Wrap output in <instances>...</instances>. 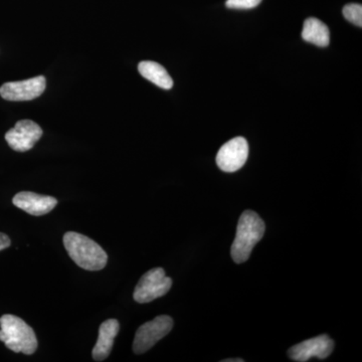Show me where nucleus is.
Listing matches in <instances>:
<instances>
[{
    "label": "nucleus",
    "instance_id": "423d86ee",
    "mask_svg": "<svg viewBox=\"0 0 362 362\" xmlns=\"http://www.w3.org/2000/svg\"><path fill=\"white\" fill-rule=\"evenodd\" d=\"M249 156V144L244 137H235L223 144L216 156V164L225 173H235L245 165Z\"/></svg>",
    "mask_w": 362,
    "mask_h": 362
},
{
    "label": "nucleus",
    "instance_id": "39448f33",
    "mask_svg": "<svg viewBox=\"0 0 362 362\" xmlns=\"http://www.w3.org/2000/svg\"><path fill=\"white\" fill-rule=\"evenodd\" d=\"M173 327L171 317L161 315L153 320L143 324L136 332L133 350L136 354H142L148 351L159 340L166 337Z\"/></svg>",
    "mask_w": 362,
    "mask_h": 362
},
{
    "label": "nucleus",
    "instance_id": "9b49d317",
    "mask_svg": "<svg viewBox=\"0 0 362 362\" xmlns=\"http://www.w3.org/2000/svg\"><path fill=\"white\" fill-rule=\"evenodd\" d=\"M119 329L120 325L116 319H108L101 324L99 328V337L92 352L94 361H103L110 356L114 340L118 334Z\"/></svg>",
    "mask_w": 362,
    "mask_h": 362
},
{
    "label": "nucleus",
    "instance_id": "9d476101",
    "mask_svg": "<svg viewBox=\"0 0 362 362\" xmlns=\"http://www.w3.org/2000/svg\"><path fill=\"white\" fill-rule=\"evenodd\" d=\"M13 204L26 214L40 216L49 214L58 204L54 197L35 194V192H23L14 195Z\"/></svg>",
    "mask_w": 362,
    "mask_h": 362
},
{
    "label": "nucleus",
    "instance_id": "f257e3e1",
    "mask_svg": "<svg viewBox=\"0 0 362 362\" xmlns=\"http://www.w3.org/2000/svg\"><path fill=\"white\" fill-rule=\"evenodd\" d=\"M265 230V223L258 214L252 211H246L242 214L230 249V255L235 263L242 264L249 259L255 246L263 239Z\"/></svg>",
    "mask_w": 362,
    "mask_h": 362
},
{
    "label": "nucleus",
    "instance_id": "ddd939ff",
    "mask_svg": "<svg viewBox=\"0 0 362 362\" xmlns=\"http://www.w3.org/2000/svg\"><path fill=\"white\" fill-rule=\"evenodd\" d=\"M302 37L306 42L324 47L329 45L330 33L325 23L318 18H310L305 21Z\"/></svg>",
    "mask_w": 362,
    "mask_h": 362
},
{
    "label": "nucleus",
    "instance_id": "20e7f679",
    "mask_svg": "<svg viewBox=\"0 0 362 362\" xmlns=\"http://www.w3.org/2000/svg\"><path fill=\"white\" fill-rule=\"evenodd\" d=\"M173 286V280L165 275L162 268H154L140 279L134 290L133 298L137 303L144 304L168 294Z\"/></svg>",
    "mask_w": 362,
    "mask_h": 362
},
{
    "label": "nucleus",
    "instance_id": "dca6fc26",
    "mask_svg": "<svg viewBox=\"0 0 362 362\" xmlns=\"http://www.w3.org/2000/svg\"><path fill=\"white\" fill-rule=\"evenodd\" d=\"M11 240L6 233H0V251L11 247Z\"/></svg>",
    "mask_w": 362,
    "mask_h": 362
},
{
    "label": "nucleus",
    "instance_id": "f3484780",
    "mask_svg": "<svg viewBox=\"0 0 362 362\" xmlns=\"http://www.w3.org/2000/svg\"><path fill=\"white\" fill-rule=\"evenodd\" d=\"M244 361H243V359H240V358H235V359H225V361H223V362H243Z\"/></svg>",
    "mask_w": 362,
    "mask_h": 362
},
{
    "label": "nucleus",
    "instance_id": "7ed1b4c3",
    "mask_svg": "<svg viewBox=\"0 0 362 362\" xmlns=\"http://www.w3.org/2000/svg\"><path fill=\"white\" fill-rule=\"evenodd\" d=\"M0 341L16 354H35L37 339L35 331L20 317L6 314L0 317Z\"/></svg>",
    "mask_w": 362,
    "mask_h": 362
},
{
    "label": "nucleus",
    "instance_id": "6e6552de",
    "mask_svg": "<svg viewBox=\"0 0 362 362\" xmlns=\"http://www.w3.org/2000/svg\"><path fill=\"white\" fill-rule=\"evenodd\" d=\"M333 349L334 341L328 335L323 334L294 345L288 350V356L292 361L298 362L310 361L312 357L325 359L332 354Z\"/></svg>",
    "mask_w": 362,
    "mask_h": 362
},
{
    "label": "nucleus",
    "instance_id": "f03ea898",
    "mask_svg": "<svg viewBox=\"0 0 362 362\" xmlns=\"http://www.w3.org/2000/svg\"><path fill=\"white\" fill-rule=\"evenodd\" d=\"M64 246L71 259L84 270H102L108 262V256L103 247L81 233H66L64 235Z\"/></svg>",
    "mask_w": 362,
    "mask_h": 362
},
{
    "label": "nucleus",
    "instance_id": "0eeeda50",
    "mask_svg": "<svg viewBox=\"0 0 362 362\" xmlns=\"http://www.w3.org/2000/svg\"><path fill=\"white\" fill-rule=\"evenodd\" d=\"M47 82L44 76L6 83L0 87V96L7 101H30L40 97L45 92Z\"/></svg>",
    "mask_w": 362,
    "mask_h": 362
},
{
    "label": "nucleus",
    "instance_id": "2eb2a0df",
    "mask_svg": "<svg viewBox=\"0 0 362 362\" xmlns=\"http://www.w3.org/2000/svg\"><path fill=\"white\" fill-rule=\"evenodd\" d=\"M262 0H226V6L232 9H251L261 4Z\"/></svg>",
    "mask_w": 362,
    "mask_h": 362
},
{
    "label": "nucleus",
    "instance_id": "4468645a",
    "mask_svg": "<svg viewBox=\"0 0 362 362\" xmlns=\"http://www.w3.org/2000/svg\"><path fill=\"white\" fill-rule=\"evenodd\" d=\"M343 16L347 21L359 28L362 26V6L361 4H350L343 8Z\"/></svg>",
    "mask_w": 362,
    "mask_h": 362
},
{
    "label": "nucleus",
    "instance_id": "f8f14e48",
    "mask_svg": "<svg viewBox=\"0 0 362 362\" xmlns=\"http://www.w3.org/2000/svg\"><path fill=\"white\" fill-rule=\"evenodd\" d=\"M138 71L142 77L158 86L161 89L170 90L173 87V78L169 76L168 71L156 62H141L138 66Z\"/></svg>",
    "mask_w": 362,
    "mask_h": 362
},
{
    "label": "nucleus",
    "instance_id": "1a4fd4ad",
    "mask_svg": "<svg viewBox=\"0 0 362 362\" xmlns=\"http://www.w3.org/2000/svg\"><path fill=\"white\" fill-rule=\"evenodd\" d=\"M42 129L32 120H21L7 131L6 140L11 149L18 152L28 151L42 136Z\"/></svg>",
    "mask_w": 362,
    "mask_h": 362
}]
</instances>
